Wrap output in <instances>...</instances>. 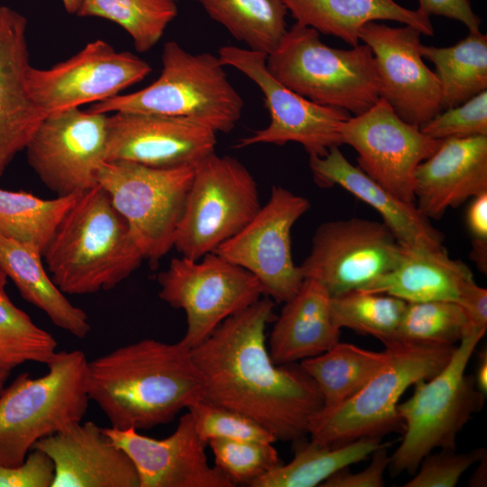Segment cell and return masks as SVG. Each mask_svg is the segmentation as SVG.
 <instances>
[{
    "label": "cell",
    "mask_w": 487,
    "mask_h": 487,
    "mask_svg": "<svg viewBox=\"0 0 487 487\" xmlns=\"http://www.w3.org/2000/svg\"><path fill=\"white\" fill-rule=\"evenodd\" d=\"M215 22L247 49L271 53L287 32L282 0H198Z\"/></svg>",
    "instance_id": "32"
},
{
    "label": "cell",
    "mask_w": 487,
    "mask_h": 487,
    "mask_svg": "<svg viewBox=\"0 0 487 487\" xmlns=\"http://www.w3.org/2000/svg\"><path fill=\"white\" fill-rule=\"evenodd\" d=\"M430 138L487 136V90L441 111L420 127Z\"/></svg>",
    "instance_id": "40"
},
{
    "label": "cell",
    "mask_w": 487,
    "mask_h": 487,
    "mask_svg": "<svg viewBox=\"0 0 487 487\" xmlns=\"http://www.w3.org/2000/svg\"><path fill=\"white\" fill-rule=\"evenodd\" d=\"M407 302L382 294L352 290L330 298L334 323L363 335H370L384 345L393 340Z\"/></svg>",
    "instance_id": "36"
},
{
    "label": "cell",
    "mask_w": 487,
    "mask_h": 487,
    "mask_svg": "<svg viewBox=\"0 0 487 487\" xmlns=\"http://www.w3.org/2000/svg\"><path fill=\"white\" fill-rule=\"evenodd\" d=\"M42 256L53 282L69 295L112 289L144 260L127 221L98 184L78 195Z\"/></svg>",
    "instance_id": "3"
},
{
    "label": "cell",
    "mask_w": 487,
    "mask_h": 487,
    "mask_svg": "<svg viewBox=\"0 0 487 487\" xmlns=\"http://www.w3.org/2000/svg\"><path fill=\"white\" fill-rule=\"evenodd\" d=\"M403 250L382 223L363 218L328 221L316 230L309 254L299 265L304 279L335 297L361 289L389 272Z\"/></svg>",
    "instance_id": "14"
},
{
    "label": "cell",
    "mask_w": 487,
    "mask_h": 487,
    "mask_svg": "<svg viewBox=\"0 0 487 487\" xmlns=\"http://www.w3.org/2000/svg\"><path fill=\"white\" fill-rule=\"evenodd\" d=\"M38 378L20 374L0 394V465L21 464L39 440L82 421L88 402L87 359L57 352Z\"/></svg>",
    "instance_id": "6"
},
{
    "label": "cell",
    "mask_w": 487,
    "mask_h": 487,
    "mask_svg": "<svg viewBox=\"0 0 487 487\" xmlns=\"http://www.w3.org/2000/svg\"><path fill=\"white\" fill-rule=\"evenodd\" d=\"M82 0H61L64 9L70 14H76Z\"/></svg>",
    "instance_id": "49"
},
{
    "label": "cell",
    "mask_w": 487,
    "mask_h": 487,
    "mask_svg": "<svg viewBox=\"0 0 487 487\" xmlns=\"http://www.w3.org/2000/svg\"><path fill=\"white\" fill-rule=\"evenodd\" d=\"M419 51L431 61L442 92L443 108L456 106L487 90V35L469 32L448 47L426 46Z\"/></svg>",
    "instance_id": "31"
},
{
    "label": "cell",
    "mask_w": 487,
    "mask_h": 487,
    "mask_svg": "<svg viewBox=\"0 0 487 487\" xmlns=\"http://www.w3.org/2000/svg\"><path fill=\"white\" fill-rule=\"evenodd\" d=\"M310 208L308 198L281 187L236 234L221 244L216 254L251 272L262 294L277 303L289 300L304 277L292 258L291 228Z\"/></svg>",
    "instance_id": "13"
},
{
    "label": "cell",
    "mask_w": 487,
    "mask_h": 487,
    "mask_svg": "<svg viewBox=\"0 0 487 487\" xmlns=\"http://www.w3.org/2000/svg\"><path fill=\"white\" fill-rule=\"evenodd\" d=\"M54 464L52 487H139L129 455L93 421L78 422L35 443Z\"/></svg>",
    "instance_id": "21"
},
{
    "label": "cell",
    "mask_w": 487,
    "mask_h": 487,
    "mask_svg": "<svg viewBox=\"0 0 487 487\" xmlns=\"http://www.w3.org/2000/svg\"><path fill=\"white\" fill-rule=\"evenodd\" d=\"M387 358L386 349L374 352L338 342L323 354L302 360L301 367L316 382L323 398L319 413H328L354 397Z\"/></svg>",
    "instance_id": "30"
},
{
    "label": "cell",
    "mask_w": 487,
    "mask_h": 487,
    "mask_svg": "<svg viewBox=\"0 0 487 487\" xmlns=\"http://www.w3.org/2000/svg\"><path fill=\"white\" fill-rule=\"evenodd\" d=\"M390 443L382 444L372 454L369 465L361 472L351 473L348 467H345L328 479L320 486L323 487H381L384 486V473L389 467L390 456L388 446Z\"/></svg>",
    "instance_id": "43"
},
{
    "label": "cell",
    "mask_w": 487,
    "mask_h": 487,
    "mask_svg": "<svg viewBox=\"0 0 487 487\" xmlns=\"http://www.w3.org/2000/svg\"><path fill=\"white\" fill-rule=\"evenodd\" d=\"M380 437H361L340 446L304 440L294 443L295 454L250 483V487L320 486L337 471L366 459L381 446Z\"/></svg>",
    "instance_id": "29"
},
{
    "label": "cell",
    "mask_w": 487,
    "mask_h": 487,
    "mask_svg": "<svg viewBox=\"0 0 487 487\" xmlns=\"http://www.w3.org/2000/svg\"><path fill=\"white\" fill-rule=\"evenodd\" d=\"M487 455H484L478 462L477 469L468 481L469 486L482 487L487 484Z\"/></svg>",
    "instance_id": "48"
},
{
    "label": "cell",
    "mask_w": 487,
    "mask_h": 487,
    "mask_svg": "<svg viewBox=\"0 0 487 487\" xmlns=\"http://www.w3.org/2000/svg\"><path fill=\"white\" fill-rule=\"evenodd\" d=\"M194 169L124 161H106L100 166L97 184L127 221L144 259L157 262L174 247Z\"/></svg>",
    "instance_id": "10"
},
{
    "label": "cell",
    "mask_w": 487,
    "mask_h": 487,
    "mask_svg": "<svg viewBox=\"0 0 487 487\" xmlns=\"http://www.w3.org/2000/svg\"><path fill=\"white\" fill-rule=\"evenodd\" d=\"M421 35L410 25L392 27L377 21L365 23L359 32L374 57L380 97L418 128L444 110L437 77L419 51Z\"/></svg>",
    "instance_id": "18"
},
{
    "label": "cell",
    "mask_w": 487,
    "mask_h": 487,
    "mask_svg": "<svg viewBox=\"0 0 487 487\" xmlns=\"http://www.w3.org/2000/svg\"><path fill=\"white\" fill-rule=\"evenodd\" d=\"M216 132L188 118L141 112L108 115L106 161L150 167L196 165L216 152Z\"/></svg>",
    "instance_id": "19"
},
{
    "label": "cell",
    "mask_w": 487,
    "mask_h": 487,
    "mask_svg": "<svg viewBox=\"0 0 487 487\" xmlns=\"http://www.w3.org/2000/svg\"><path fill=\"white\" fill-rule=\"evenodd\" d=\"M291 16L302 25L341 39L351 47L360 43L361 28L372 21H394L434 35L429 16L394 0H282Z\"/></svg>",
    "instance_id": "27"
},
{
    "label": "cell",
    "mask_w": 487,
    "mask_h": 487,
    "mask_svg": "<svg viewBox=\"0 0 487 487\" xmlns=\"http://www.w3.org/2000/svg\"><path fill=\"white\" fill-rule=\"evenodd\" d=\"M261 207L249 170L236 158L214 152L195 165L173 248L198 260L236 234Z\"/></svg>",
    "instance_id": "9"
},
{
    "label": "cell",
    "mask_w": 487,
    "mask_h": 487,
    "mask_svg": "<svg viewBox=\"0 0 487 487\" xmlns=\"http://www.w3.org/2000/svg\"><path fill=\"white\" fill-rule=\"evenodd\" d=\"M485 332L466 329L445 367L431 379L417 382L412 396L398 404L404 431L390 457L393 475L415 473L435 448L455 449L457 435L482 409L485 396L465 370Z\"/></svg>",
    "instance_id": "7"
},
{
    "label": "cell",
    "mask_w": 487,
    "mask_h": 487,
    "mask_svg": "<svg viewBox=\"0 0 487 487\" xmlns=\"http://www.w3.org/2000/svg\"><path fill=\"white\" fill-rule=\"evenodd\" d=\"M274 443L250 440L208 441L216 466L235 485H246L281 464Z\"/></svg>",
    "instance_id": "38"
},
{
    "label": "cell",
    "mask_w": 487,
    "mask_h": 487,
    "mask_svg": "<svg viewBox=\"0 0 487 487\" xmlns=\"http://www.w3.org/2000/svg\"><path fill=\"white\" fill-rule=\"evenodd\" d=\"M108 114L79 107L47 115L25 151L29 165L58 196L86 191L97 185L106 161Z\"/></svg>",
    "instance_id": "15"
},
{
    "label": "cell",
    "mask_w": 487,
    "mask_h": 487,
    "mask_svg": "<svg viewBox=\"0 0 487 487\" xmlns=\"http://www.w3.org/2000/svg\"><path fill=\"white\" fill-rule=\"evenodd\" d=\"M274 301L265 296L223 321L191 356L205 400L241 413L277 441L306 439L323 409L322 395L300 363L275 364L266 344L275 320Z\"/></svg>",
    "instance_id": "1"
},
{
    "label": "cell",
    "mask_w": 487,
    "mask_h": 487,
    "mask_svg": "<svg viewBox=\"0 0 487 487\" xmlns=\"http://www.w3.org/2000/svg\"><path fill=\"white\" fill-rule=\"evenodd\" d=\"M161 65L159 78L149 86L92 104L87 110L179 116L224 133L235 127L244 100L228 80L217 56L191 53L177 41H170L162 48Z\"/></svg>",
    "instance_id": "4"
},
{
    "label": "cell",
    "mask_w": 487,
    "mask_h": 487,
    "mask_svg": "<svg viewBox=\"0 0 487 487\" xmlns=\"http://www.w3.org/2000/svg\"><path fill=\"white\" fill-rule=\"evenodd\" d=\"M475 374L473 375L477 390L486 396L487 393V351L482 349L477 358Z\"/></svg>",
    "instance_id": "47"
},
{
    "label": "cell",
    "mask_w": 487,
    "mask_h": 487,
    "mask_svg": "<svg viewBox=\"0 0 487 487\" xmlns=\"http://www.w3.org/2000/svg\"><path fill=\"white\" fill-rule=\"evenodd\" d=\"M152 72L144 60L130 51H117L103 40L49 69L30 66L29 93L47 115L114 97L143 80Z\"/></svg>",
    "instance_id": "16"
},
{
    "label": "cell",
    "mask_w": 487,
    "mask_h": 487,
    "mask_svg": "<svg viewBox=\"0 0 487 487\" xmlns=\"http://www.w3.org/2000/svg\"><path fill=\"white\" fill-rule=\"evenodd\" d=\"M188 410L193 417L199 437L207 445L211 439L250 440L275 443V437L246 416L200 399Z\"/></svg>",
    "instance_id": "39"
},
{
    "label": "cell",
    "mask_w": 487,
    "mask_h": 487,
    "mask_svg": "<svg viewBox=\"0 0 487 487\" xmlns=\"http://www.w3.org/2000/svg\"><path fill=\"white\" fill-rule=\"evenodd\" d=\"M178 11L176 0H82L76 15L115 23L138 52H146L159 42Z\"/></svg>",
    "instance_id": "34"
},
{
    "label": "cell",
    "mask_w": 487,
    "mask_h": 487,
    "mask_svg": "<svg viewBox=\"0 0 487 487\" xmlns=\"http://www.w3.org/2000/svg\"><path fill=\"white\" fill-rule=\"evenodd\" d=\"M330 298L320 282L304 279L273 321L268 350L275 364L317 356L340 342L341 328L333 321Z\"/></svg>",
    "instance_id": "25"
},
{
    "label": "cell",
    "mask_w": 487,
    "mask_h": 487,
    "mask_svg": "<svg viewBox=\"0 0 487 487\" xmlns=\"http://www.w3.org/2000/svg\"><path fill=\"white\" fill-rule=\"evenodd\" d=\"M266 67L290 90L354 115L380 99L376 64L367 45L333 48L321 41L317 31L296 22L267 55Z\"/></svg>",
    "instance_id": "5"
},
{
    "label": "cell",
    "mask_w": 487,
    "mask_h": 487,
    "mask_svg": "<svg viewBox=\"0 0 487 487\" xmlns=\"http://www.w3.org/2000/svg\"><path fill=\"white\" fill-rule=\"evenodd\" d=\"M458 304L463 308L467 328L486 331L487 328V289L477 285L474 280L463 289Z\"/></svg>",
    "instance_id": "46"
},
{
    "label": "cell",
    "mask_w": 487,
    "mask_h": 487,
    "mask_svg": "<svg viewBox=\"0 0 487 487\" xmlns=\"http://www.w3.org/2000/svg\"><path fill=\"white\" fill-rule=\"evenodd\" d=\"M466 225L472 236L471 258L482 273L487 271V192L473 198L466 211Z\"/></svg>",
    "instance_id": "44"
},
{
    "label": "cell",
    "mask_w": 487,
    "mask_h": 487,
    "mask_svg": "<svg viewBox=\"0 0 487 487\" xmlns=\"http://www.w3.org/2000/svg\"><path fill=\"white\" fill-rule=\"evenodd\" d=\"M473 280L469 267L452 259L444 247L403 244L394 268L358 290L387 294L406 302L458 303L464 288Z\"/></svg>",
    "instance_id": "26"
},
{
    "label": "cell",
    "mask_w": 487,
    "mask_h": 487,
    "mask_svg": "<svg viewBox=\"0 0 487 487\" xmlns=\"http://www.w3.org/2000/svg\"><path fill=\"white\" fill-rule=\"evenodd\" d=\"M157 282L159 298L186 314L187 329L179 343L188 349L262 295L251 272L214 252L198 260L173 258Z\"/></svg>",
    "instance_id": "11"
},
{
    "label": "cell",
    "mask_w": 487,
    "mask_h": 487,
    "mask_svg": "<svg viewBox=\"0 0 487 487\" xmlns=\"http://www.w3.org/2000/svg\"><path fill=\"white\" fill-rule=\"evenodd\" d=\"M466 328L465 314L456 302H407L391 342L455 346Z\"/></svg>",
    "instance_id": "37"
},
{
    "label": "cell",
    "mask_w": 487,
    "mask_h": 487,
    "mask_svg": "<svg viewBox=\"0 0 487 487\" xmlns=\"http://www.w3.org/2000/svg\"><path fill=\"white\" fill-rule=\"evenodd\" d=\"M487 192V136L446 138L415 172V203L428 219Z\"/></svg>",
    "instance_id": "23"
},
{
    "label": "cell",
    "mask_w": 487,
    "mask_h": 487,
    "mask_svg": "<svg viewBox=\"0 0 487 487\" xmlns=\"http://www.w3.org/2000/svg\"><path fill=\"white\" fill-rule=\"evenodd\" d=\"M217 57L225 67L234 68L256 84L270 114L269 124L240 139L236 148L297 142L309 157H323L332 147L343 144L340 127L350 113L314 103L282 85L268 71L267 54L225 45L219 48Z\"/></svg>",
    "instance_id": "12"
},
{
    "label": "cell",
    "mask_w": 487,
    "mask_h": 487,
    "mask_svg": "<svg viewBox=\"0 0 487 487\" xmlns=\"http://www.w3.org/2000/svg\"><path fill=\"white\" fill-rule=\"evenodd\" d=\"M42 254L34 247L0 236V269L22 297L43 311L52 324L78 339L91 326L86 312L73 305L48 275Z\"/></svg>",
    "instance_id": "28"
},
{
    "label": "cell",
    "mask_w": 487,
    "mask_h": 487,
    "mask_svg": "<svg viewBox=\"0 0 487 487\" xmlns=\"http://www.w3.org/2000/svg\"><path fill=\"white\" fill-rule=\"evenodd\" d=\"M27 25L24 15L0 5V177L46 116L26 85Z\"/></svg>",
    "instance_id": "22"
},
{
    "label": "cell",
    "mask_w": 487,
    "mask_h": 487,
    "mask_svg": "<svg viewBox=\"0 0 487 487\" xmlns=\"http://www.w3.org/2000/svg\"><path fill=\"white\" fill-rule=\"evenodd\" d=\"M340 133L343 144L356 151L361 170L400 199L416 204V170L436 151L441 140L403 121L382 97L345 121Z\"/></svg>",
    "instance_id": "17"
},
{
    "label": "cell",
    "mask_w": 487,
    "mask_h": 487,
    "mask_svg": "<svg viewBox=\"0 0 487 487\" xmlns=\"http://www.w3.org/2000/svg\"><path fill=\"white\" fill-rule=\"evenodd\" d=\"M309 167L318 186L338 185L375 209L401 244L443 247L444 235L416 204L400 199L354 166L339 146L332 147L323 157H309Z\"/></svg>",
    "instance_id": "24"
},
{
    "label": "cell",
    "mask_w": 487,
    "mask_h": 487,
    "mask_svg": "<svg viewBox=\"0 0 487 487\" xmlns=\"http://www.w3.org/2000/svg\"><path fill=\"white\" fill-rule=\"evenodd\" d=\"M54 477L52 460L36 448L17 465H0V487H52Z\"/></svg>",
    "instance_id": "42"
},
{
    "label": "cell",
    "mask_w": 487,
    "mask_h": 487,
    "mask_svg": "<svg viewBox=\"0 0 487 487\" xmlns=\"http://www.w3.org/2000/svg\"><path fill=\"white\" fill-rule=\"evenodd\" d=\"M89 400L116 429L167 424L203 398L190 349L153 338L119 346L87 361Z\"/></svg>",
    "instance_id": "2"
},
{
    "label": "cell",
    "mask_w": 487,
    "mask_h": 487,
    "mask_svg": "<svg viewBox=\"0 0 487 487\" xmlns=\"http://www.w3.org/2000/svg\"><path fill=\"white\" fill-rule=\"evenodd\" d=\"M418 10L430 15L444 16L464 24L469 32L480 30L481 19L470 0H418Z\"/></svg>",
    "instance_id": "45"
},
{
    "label": "cell",
    "mask_w": 487,
    "mask_h": 487,
    "mask_svg": "<svg viewBox=\"0 0 487 487\" xmlns=\"http://www.w3.org/2000/svg\"><path fill=\"white\" fill-rule=\"evenodd\" d=\"M7 280L0 269V365L12 371L27 362L47 364L55 356L58 343L12 302Z\"/></svg>",
    "instance_id": "35"
},
{
    "label": "cell",
    "mask_w": 487,
    "mask_h": 487,
    "mask_svg": "<svg viewBox=\"0 0 487 487\" xmlns=\"http://www.w3.org/2000/svg\"><path fill=\"white\" fill-rule=\"evenodd\" d=\"M455 346L391 342L385 345L388 358L380 370L350 400L313 419L310 440L340 446L361 437L403 433L398 413L402 394L411 385L429 380L448 363Z\"/></svg>",
    "instance_id": "8"
},
{
    "label": "cell",
    "mask_w": 487,
    "mask_h": 487,
    "mask_svg": "<svg viewBox=\"0 0 487 487\" xmlns=\"http://www.w3.org/2000/svg\"><path fill=\"white\" fill-rule=\"evenodd\" d=\"M11 371L0 365V394L4 390L5 383L10 375Z\"/></svg>",
    "instance_id": "50"
},
{
    "label": "cell",
    "mask_w": 487,
    "mask_h": 487,
    "mask_svg": "<svg viewBox=\"0 0 487 487\" xmlns=\"http://www.w3.org/2000/svg\"><path fill=\"white\" fill-rule=\"evenodd\" d=\"M80 193L43 199L25 191L0 188V236L29 244L43 254Z\"/></svg>",
    "instance_id": "33"
},
{
    "label": "cell",
    "mask_w": 487,
    "mask_h": 487,
    "mask_svg": "<svg viewBox=\"0 0 487 487\" xmlns=\"http://www.w3.org/2000/svg\"><path fill=\"white\" fill-rule=\"evenodd\" d=\"M486 455L482 447L466 453H456L455 449H441L436 454L426 455L418 473L405 487H454L460 477L472 465Z\"/></svg>",
    "instance_id": "41"
},
{
    "label": "cell",
    "mask_w": 487,
    "mask_h": 487,
    "mask_svg": "<svg viewBox=\"0 0 487 487\" xmlns=\"http://www.w3.org/2000/svg\"><path fill=\"white\" fill-rule=\"evenodd\" d=\"M112 441L133 461L139 487H234L225 474L207 461V446L198 436L188 410L165 438L143 436L133 428L104 427Z\"/></svg>",
    "instance_id": "20"
}]
</instances>
